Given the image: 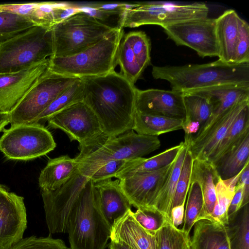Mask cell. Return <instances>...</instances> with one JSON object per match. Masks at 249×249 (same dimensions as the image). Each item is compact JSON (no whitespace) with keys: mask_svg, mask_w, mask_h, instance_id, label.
I'll return each instance as SVG.
<instances>
[{"mask_svg":"<svg viewBox=\"0 0 249 249\" xmlns=\"http://www.w3.org/2000/svg\"><path fill=\"white\" fill-rule=\"evenodd\" d=\"M81 79L83 102L97 116L105 137L117 136L132 130L138 89L134 85L115 71Z\"/></svg>","mask_w":249,"mask_h":249,"instance_id":"cell-1","label":"cell"},{"mask_svg":"<svg viewBox=\"0 0 249 249\" xmlns=\"http://www.w3.org/2000/svg\"><path fill=\"white\" fill-rule=\"evenodd\" d=\"M152 75L168 82L172 90L187 92L221 85L249 84V63H225L219 59L203 64L154 66Z\"/></svg>","mask_w":249,"mask_h":249,"instance_id":"cell-2","label":"cell"},{"mask_svg":"<svg viewBox=\"0 0 249 249\" xmlns=\"http://www.w3.org/2000/svg\"><path fill=\"white\" fill-rule=\"evenodd\" d=\"M111 227L98 204L94 182L89 179L71 212L67 232L71 249H105Z\"/></svg>","mask_w":249,"mask_h":249,"instance_id":"cell-3","label":"cell"},{"mask_svg":"<svg viewBox=\"0 0 249 249\" xmlns=\"http://www.w3.org/2000/svg\"><path fill=\"white\" fill-rule=\"evenodd\" d=\"M123 36V28L116 29L78 53L51 57L49 69L55 73L79 78L104 75L114 71L118 49Z\"/></svg>","mask_w":249,"mask_h":249,"instance_id":"cell-4","label":"cell"},{"mask_svg":"<svg viewBox=\"0 0 249 249\" xmlns=\"http://www.w3.org/2000/svg\"><path fill=\"white\" fill-rule=\"evenodd\" d=\"M53 55L52 28L34 26L0 43V73L26 70Z\"/></svg>","mask_w":249,"mask_h":249,"instance_id":"cell-5","label":"cell"},{"mask_svg":"<svg viewBox=\"0 0 249 249\" xmlns=\"http://www.w3.org/2000/svg\"><path fill=\"white\" fill-rule=\"evenodd\" d=\"M160 146L158 136L139 134L131 130L108 137L88 155L75 160L78 163V170L89 177L96 169L109 161L142 157Z\"/></svg>","mask_w":249,"mask_h":249,"instance_id":"cell-6","label":"cell"},{"mask_svg":"<svg viewBox=\"0 0 249 249\" xmlns=\"http://www.w3.org/2000/svg\"><path fill=\"white\" fill-rule=\"evenodd\" d=\"M115 29L86 13L78 12L52 27L53 55L51 57L69 56L78 53Z\"/></svg>","mask_w":249,"mask_h":249,"instance_id":"cell-7","label":"cell"},{"mask_svg":"<svg viewBox=\"0 0 249 249\" xmlns=\"http://www.w3.org/2000/svg\"><path fill=\"white\" fill-rule=\"evenodd\" d=\"M48 126L64 131L70 140L79 143L78 160L85 156L107 138L91 109L84 102L72 105L54 114L48 120Z\"/></svg>","mask_w":249,"mask_h":249,"instance_id":"cell-8","label":"cell"},{"mask_svg":"<svg viewBox=\"0 0 249 249\" xmlns=\"http://www.w3.org/2000/svg\"><path fill=\"white\" fill-rule=\"evenodd\" d=\"M209 9L204 3L172 2L134 3L125 12L122 27L135 28L144 25L165 26L208 18Z\"/></svg>","mask_w":249,"mask_h":249,"instance_id":"cell-9","label":"cell"},{"mask_svg":"<svg viewBox=\"0 0 249 249\" xmlns=\"http://www.w3.org/2000/svg\"><path fill=\"white\" fill-rule=\"evenodd\" d=\"M78 79L49 69L9 112L11 125L34 123L54 99Z\"/></svg>","mask_w":249,"mask_h":249,"instance_id":"cell-10","label":"cell"},{"mask_svg":"<svg viewBox=\"0 0 249 249\" xmlns=\"http://www.w3.org/2000/svg\"><path fill=\"white\" fill-rule=\"evenodd\" d=\"M0 138V151L8 159L27 160L53 151L56 143L51 132L37 123L11 125Z\"/></svg>","mask_w":249,"mask_h":249,"instance_id":"cell-11","label":"cell"},{"mask_svg":"<svg viewBox=\"0 0 249 249\" xmlns=\"http://www.w3.org/2000/svg\"><path fill=\"white\" fill-rule=\"evenodd\" d=\"M89 177L78 169L63 185L41 191L46 223L50 234L66 233L69 218Z\"/></svg>","mask_w":249,"mask_h":249,"instance_id":"cell-12","label":"cell"},{"mask_svg":"<svg viewBox=\"0 0 249 249\" xmlns=\"http://www.w3.org/2000/svg\"><path fill=\"white\" fill-rule=\"evenodd\" d=\"M216 18L186 21L163 27L168 38L178 46L195 50L201 57L218 55L215 32Z\"/></svg>","mask_w":249,"mask_h":249,"instance_id":"cell-13","label":"cell"},{"mask_svg":"<svg viewBox=\"0 0 249 249\" xmlns=\"http://www.w3.org/2000/svg\"><path fill=\"white\" fill-rule=\"evenodd\" d=\"M151 43L142 31L131 32L124 36L119 44L116 64L124 78L133 85L150 64Z\"/></svg>","mask_w":249,"mask_h":249,"instance_id":"cell-14","label":"cell"},{"mask_svg":"<svg viewBox=\"0 0 249 249\" xmlns=\"http://www.w3.org/2000/svg\"><path fill=\"white\" fill-rule=\"evenodd\" d=\"M27 223L24 198L0 184V249H10L22 239Z\"/></svg>","mask_w":249,"mask_h":249,"instance_id":"cell-15","label":"cell"},{"mask_svg":"<svg viewBox=\"0 0 249 249\" xmlns=\"http://www.w3.org/2000/svg\"><path fill=\"white\" fill-rule=\"evenodd\" d=\"M174 161L159 170L136 173L120 180L121 188L132 206L137 209L152 208Z\"/></svg>","mask_w":249,"mask_h":249,"instance_id":"cell-16","label":"cell"},{"mask_svg":"<svg viewBox=\"0 0 249 249\" xmlns=\"http://www.w3.org/2000/svg\"><path fill=\"white\" fill-rule=\"evenodd\" d=\"M49 68V58L20 71L0 73V110L9 113Z\"/></svg>","mask_w":249,"mask_h":249,"instance_id":"cell-17","label":"cell"},{"mask_svg":"<svg viewBox=\"0 0 249 249\" xmlns=\"http://www.w3.org/2000/svg\"><path fill=\"white\" fill-rule=\"evenodd\" d=\"M249 100L237 103L226 111L204 133L192 139L185 136L193 159L208 161L215 152L228 130Z\"/></svg>","mask_w":249,"mask_h":249,"instance_id":"cell-18","label":"cell"},{"mask_svg":"<svg viewBox=\"0 0 249 249\" xmlns=\"http://www.w3.org/2000/svg\"><path fill=\"white\" fill-rule=\"evenodd\" d=\"M136 111L183 120L186 117L183 93L156 89H137Z\"/></svg>","mask_w":249,"mask_h":249,"instance_id":"cell-19","label":"cell"},{"mask_svg":"<svg viewBox=\"0 0 249 249\" xmlns=\"http://www.w3.org/2000/svg\"><path fill=\"white\" fill-rule=\"evenodd\" d=\"M202 96L213 106L212 114L208 120L200 128L196 138L204 133L220 117L235 104L249 100V84L221 85L187 92Z\"/></svg>","mask_w":249,"mask_h":249,"instance_id":"cell-20","label":"cell"},{"mask_svg":"<svg viewBox=\"0 0 249 249\" xmlns=\"http://www.w3.org/2000/svg\"><path fill=\"white\" fill-rule=\"evenodd\" d=\"M94 186L99 208L112 227L117 219L131 209L132 205L121 188L119 179L97 182Z\"/></svg>","mask_w":249,"mask_h":249,"instance_id":"cell-21","label":"cell"},{"mask_svg":"<svg viewBox=\"0 0 249 249\" xmlns=\"http://www.w3.org/2000/svg\"><path fill=\"white\" fill-rule=\"evenodd\" d=\"M110 239L122 243L130 249H156L154 234L136 222L132 216L131 209L114 222Z\"/></svg>","mask_w":249,"mask_h":249,"instance_id":"cell-22","label":"cell"},{"mask_svg":"<svg viewBox=\"0 0 249 249\" xmlns=\"http://www.w3.org/2000/svg\"><path fill=\"white\" fill-rule=\"evenodd\" d=\"M189 243L192 249H230L226 225L210 218H201L193 226Z\"/></svg>","mask_w":249,"mask_h":249,"instance_id":"cell-23","label":"cell"},{"mask_svg":"<svg viewBox=\"0 0 249 249\" xmlns=\"http://www.w3.org/2000/svg\"><path fill=\"white\" fill-rule=\"evenodd\" d=\"M239 18V16L234 10L225 11L216 18L218 57L219 60L225 63L234 64Z\"/></svg>","mask_w":249,"mask_h":249,"instance_id":"cell-24","label":"cell"},{"mask_svg":"<svg viewBox=\"0 0 249 249\" xmlns=\"http://www.w3.org/2000/svg\"><path fill=\"white\" fill-rule=\"evenodd\" d=\"M78 167V162L68 155L50 159L39 176L41 191H53L60 188L73 176Z\"/></svg>","mask_w":249,"mask_h":249,"instance_id":"cell-25","label":"cell"},{"mask_svg":"<svg viewBox=\"0 0 249 249\" xmlns=\"http://www.w3.org/2000/svg\"><path fill=\"white\" fill-rule=\"evenodd\" d=\"M220 177L209 162L194 159L191 180H197L201 187L204 198V208L197 220L209 217L216 204L215 186Z\"/></svg>","mask_w":249,"mask_h":249,"instance_id":"cell-26","label":"cell"},{"mask_svg":"<svg viewBox=\"0 0 249 249\" xmlns=\"http://www.w3.org/2000/svg\"><path fill=\"white\" fill-rule=\"evenodd\" d=\"M249 132L245 134L227 152L213 164L222 180L232 178L239 173L249 162Z\"/></svg>","mask_w":249,"mask_h":249,"instance_id":"cell-27","label":"cell"},{"mask_svg":"<svg viewBox=\"0 0 249 249\" xmlns=\"http://www.w3.org/2000/svg\"><path fill=\"white\" fill-rule=\"evenodd\" d=\"M184 142L167 149L149 158L142 157L128 160L117 174L115 178L121 180L136 173L152 172L172 163L183 147Z\"/></svg>","mask_w":249,"mask_h":249,"instance_id":"cell-28","label":"cell"},{"mask_svg":"<svg viewBox=\"0 0 249 249\" xmlns=\"http://www.w3.org/2000/svg\"><path fill=\"white\" fill-rule=\"evenodd\" d=\"M183 142V146L175 160L172 169L152 205V208L164 214L170 222L172 205L177 184L188 148V141L184 139Z\"/></svg>","mask_w":249,"mask_h":249,"instance_id":"cell-29","label":"cell"},{"mask_svg":"<svg viewBox=\"0 0 249 249\" xmlns=\"http://www.w3.org/2000/svg\"><path fill=\"white\" fill-rule=\"evenodd\" d=\"M184 120L135 112L132 130L138 134L153 136L182 129Z\"/></svg>","mask_w":249,"mask_h":249,"instance_id":"cell-30","label":"cell"},{"mask_svg":"<svg viewBox=\"0 0 249 249\" xmlns=\"http://www.w3.org/2000/svg\"><path fill=\"white\" fill-rule=\"evenodd\" d=\"M230 249H249V206L242 207L226 224Z\"/></svg>","mask_w":249,"mask_h":249,"instance_id":"cell-31","label":"cell"},{"mask_svg":"<svg viewBox=\"0 0 249 249\" xmlns=\"http://www.w3.org/2000/svg\"><path fill=\"white\" fill-rule=\"evenodd\" d=\"M248 132H249V104L239 113L208 161L213 164Z\"/></svg>","mask_w":249,"mask_h":249,"instance_id":"cell-32","label":"cell"},{"mask_svg":"<svg viewBox=\"0 0 249 249\" xmlns=\"http://www.w3.org/2000/svg\"><path fill=\"white\" fill-rule=\"evenodd\" d=\"M242 171L229 179L222 180L219 178L215 186L216 204L211 215L206 218H210L225 225L227 224V211L234 196L235 187Z\"/></svg>","mask_w":249,"mask_h":249,"instance_id":"cell-33","label":"cell"},{"mask_svg":"<svg viewBox=\"0 0 249 249\" xmlns=\"http://www.w3.org/2000/svg\"><path fill=\"white\" fill-rule=\"evenodd\" d=\"M80 102H83V82L81 78L76 80L54 99L34 123L47 121L59 111Z\"/></svg>","mask_w":249,"mask_h":249,"instance_id":"cell-34","label":"cell"},{"mask_svg":"<svg viewBox=\"0 0 249 249\" xmlns=\"http://www.w3.org/2000/svg\"><path fill=\"white\" fill-rule=\"evenodd\" d=\"M204 208V198L199 182L191 180L181 230L188 236Z\"/></svg>","mask_w":249,"mask_h":249,"instance_id":"cell-35","label":"cell"},{"mask_svg":"<svg viewBox=\"0 0 249 249\" xmlns=\"http://www.w3.org/2000/svg\"><path fill=\"white\" fill-rule=\"evenodd\" d=\"M186 117L184 122L198 123L200 127L208 120L213 106L205 97L191 92H182Z\"/></svg>","mask_w":249,"mask_h":249,"instance_id":"cell-36","label":"cell"},{"mask_svg":"<svg viewBox=\"0 0 249 249\" xmlns=\"http://www.w3.org/2000/svg\"><path fill=\"white\" fill-rule=\"evenodd\" d=\"M156 249H187L190 236L168 221L154 233Z\"/></svg>","mask_w":249,"mask_h":249,"instance_id":"cell-37","label":"cell"},{"mask_svg":"<svg viewBox=\"0 0 249 249\" xmlns=\"http://www.w3.org/2000/svg\"><path fill=\"white\" fill-rule=\"evenodd\" d=\"M36 26L31 21L19 15L0 11V43Z\"/></svg>","mask_w":249,"mask_h":249,"instance_id":"cell-38","label":"cell"},{"mask_svg":"<svg viewBox=\"0 0 249 249\" xmlns=\"http://www.w3.org/2000/svg\"><path fill=\"white\" fill-rule=\"evenodd\" d=\"M193 160L188 148L178 180L172 208L185 204L191 183Z\"/></svg>","mask_w":249,"mask_h":249,"instance_id":"cell-39","label":"cell"},{"mask_svg":"<svg viewBox=\"0 0 249 249\" xmlns=\"http://www.w3.org/2000/svg\"><path fill=\"white\" fill-rule=\"evenodd\" d=\"M132 215L142 227L152 234L170 221L164 214L154 208L137 209L135 212L132 211Z\"/></svg>","mask_w":249,"mask_h":249,"instance_id":"cell-40","label":"cell"},{"mask_svg":"<svg viewBox=\"0 0 249 249\" xmlns=\"http://www.w3.org/2000/svg\"><path fill=\"white\" fill-rule=\"evenodd\" d=\"M10 249H69L63 240L50 236H32L22 238Z\"/></svg>","mask_w":249,"mask_h":249,"instance_id":"cell-41","label":"cell"},{"mask_svg":"<svg viewBox=\"0 0 249 249\" xmlns=\"http://www.w3.org/2000/svg\"><path fill=\"white\" fill-rule=\"evenodd\" d=\"M249 63V25L246 20L240 18L234 63Z\"/></svg>","mask_w":249,"mask_h":249,"instance_id":"cell-42","label":"cell"},{"mask_svg":"<svg viewBox=\"0 0 249 249\" xmlns=\"http://www.w3.org/2000/svg\"><path fill=\"white\" fill-rule=\"evenodd\" d=\"M127 161V160L109 161L96 169L89 176V178L94 183H95L115 178Z\"/></svg>","mask_w":249,"mask_h":249,"instance_id":"cell-43","label":"cell"},{"mask_svg":"<svg viewBox=\"0 0 249 249\" xmlns=\"http://www.w3.org/2000/svg\"><path fill=\"white\" fill-rule=\"evenodd\" d=\"M243 193V184L238 181L235 187L234 196L227 211L228 220L229 218L233 216L242 207Z\"/></svg>","mask_w":249,"mask_h":249,"instance_id":"cell-44","label":"cell"},{"mask_svg":"<svg viewBox=\"0 0 249 249\" xmlns=\"http://www.w3.org/2000/svg\"><path fill=\"white\" fill-rule=\"evenodd\" d=\"M238 181L243 186V207L249 202V162L243 169Z\"/></svg>","mask_w":249,"mask_h":249,"instance_id":"cell-45","label":"cell"},{"mask_svg":"<svg viewBox=\"0 0 249 249\" xmlns=\"http://www.w3.org/2000/svg\"><path fill=\"white\" fill-rule=\"evenodd\" d=\"M184 205L178 206L172 208L171 209V222L172 224L178 228L183 223L185 210Z\"/></svg>","mask_w":249,"mask_h":249,"instance_id":"cell-46","label":"cell"},{"mask_svg":"<svg viewBox=\"0 0 249 249\" xmlns=\"http://www.w3.org/2000/svg\"><path fill=\"white\" fill-rule=\"evenodd\" d=\"M10 123V114L0 110V132L3 131L4 127Z\"/></svg>","mask_w":249,"mask_h":249,"instance_id":"cell-47","label":"cell"},{"mask_svg":"<svg viewBox=\"0 0 249 249\" xmlns=\"http://www.w3.org/2000/svg\"><path fill=\"white\" fill-rule=\"evenodd\" d=\"M108 246L109 249H130L125 245L114 241H110Z\"/></svg>","mask_w":249,"mask_h":249,"instance_id":"cell-48","label":"cell"},{"mask_svg":"<svg viewBox=\"0 0 249 249\" xmlns=\"http://www.w3.org/2000/svg\"><path fill=\"white\" fill-rule=\"evenodd\" d=\"M187 249H192L191 248V247H190V245H189V243L188 242V246H187Z\"/></svg>","mask_w":249,"mask_h":249,"instance_id":"cell-49","label":"cell"}]
</instances>
